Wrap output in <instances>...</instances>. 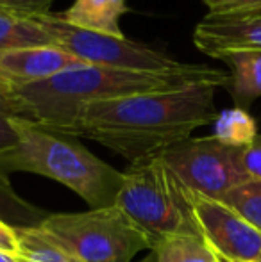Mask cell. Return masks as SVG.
<instances>
[{"instance_id": "cell-1", "label": "cell", "mask_w": 261, "mask_h": 262, "mask_svg": "<svg viewBox=\"0 0 261 262\" xmlns=\"http://www.w3.org/2000/svg\"><path fill=\"white\" fill-rule=\"evenodd\" d=\"M215 93L216 86L198 84L93 102L81 111L75 138L97 141L129 162L156 156L215 121Z\"/></svg>"}, {"instance_id": "cell-2", "label": "cell", "mask_w": 261, "mask_h": 262, "mask_svg": "<svg viewBox=\"0 0 261 262\" xmlns=\"http://www.w3.org/2000/svg\"><path fill=\"white\" fill-rule=\"evenodd\" d=\"M226 80V72L206 64H197L192 72L185 73H139L83 64L29 86L0 90V111L75 136L77 118L88 104L198 84L218 88L224 86Z\"/></svg>"}, {"instance_id": "cell-3", "label": "cell", "mask_w": 261, "mask_h": 262, "mask_svg": "<svg viewBox=\"0 0 261 262\" xmlns=\"http://www.w3.org/2000/svg\"><path fill=\"white\" fill-rule=\"evenodd\" d=\"M16 143L0 152V173L9 179L14 171L42 175L79 194L90 209L115 205L124 171L91 154L75 136L13 116Z\"/></svg>"}, {"instance_id": "cell-4", "label": "cell", "mask_w": 261, "mask_h": 262, "mask_svg": "<svg viewBox=\"0 0 261 262\" xmlns=\"http://www.w3.org/2000/svg\"><path fill=\"white\" fill-rule=\"evenodd\" d=\"M115 205L147 235L150 248L165 235L198 234L192 191L157 154L129 162Z\"/></svg>"}, {"instance_id": "cell-5", "label": "cell", "mask_w": 261, "mask_h": 262, "mask_svg": "<svg viewBox=\"0 0 261 262\" xmlns=\"http://www.w3.org/2000/svg\"><path fill=\"white\" fill-rule=\"evenodd\" d=\"M39 227L63 243L79 262H132L142 250H150L147 235L116 205L50 214Z\"/></svg>"}, {"instance_id": "cell-6", "label": "cell", "mask_w": 261, "mask_h": 262, "mask_svg": "<svg viewBox=\"0 0 261 262\" xmlns=\"http://www.w3.org/2000/svg\"><path fill=\"white\" fill-rule=\"evenodd\" d=\"M34 20L49 32L54 45L86 64L139 73H185L197 66L179 62L170 55L132 39L77 29L66 24L61 14L45 13L34 16Z\"/></svg>"}, {"instance_id": "cell-7", "label": "cell", "mask_w": 261, "mask_h": 262, "mask_svg": "<svg viewBox=\"0 0 261 262\" xmlns=\"http://www.w3.org/2000/svg\"><path fill=\"white\" fill-rule=\"evenodd\" d=\"M242 150L208 136L185 139L157 156L190 191L220 200L229 189L251 180L242 164Z\"/></svg>"}, {"instance_id": "cell-8", "label": "cell", "mask_w": 261, "mask_h": 262, "mask_svg": "<svg viewBox=\"0 0 261 262\" xmlns=\"http://www.w3.org/2000/svg\"><path fill=\"white\" fill-rule=\"evenodd\" d=\"M198 234L220 262H259L261 232L233 209L192 191Z\"/></svg>"}, {"instance_id": "cell-9", "label": "cell", "mask_w": 261, "mask_h": 262, "mask_svg": "<svg viewBox=\"0 0 261 262\" xmlns=\"http://www.w3.org/2000/svg\"><path fill=\"white\" fill-rule=\"evenodd\" d=\"M193 45L215 59L234 52L261 54V7L231 14L208 13L193 29Z\"/></svg>"}, {"instance_id": "cell-10", "label": "cell", "mask_w": 261, "mask_h": 262, "mask_svg": "<svg viewBox=\"0 0 261 262\" xmlns=\"http://www.w3.org/2000/svg\"><path fill=\"white\" fill-rule=\"evenodd\" d=\"M83 64L86 62L56 45L0 52V90L29 86Z\"/></svg>"}, {"instance_id": "cell-11", "label": "cell", "mask_w": 261, "mask_h": 262, "mask_svg": "<svg viewBox=\"0 0 261 262\" xmlns=\"http://www.w3.org/2000/svg\"><path fill=\"white\" fill-rule=\"evenodd\" d=\"M127 11V0H75L61 13V18L77 29L126 38L120 29V18Z\"/></svg>"}, {"instance_id": "cell-12", "label": "cell", "mask_w": 261, "mask_h": 262, "mask_svg": "<svg viewBox=\"0 0 261 262\" xmlns=\"http://www.w3.org/2000/svg\"><path fill=\"white\" fill-rule=\"evenodd\" d=\"M218 61L229 68L224 88L229 91L234 107L247 111L261 97V54L234 52L222 55Z\"/></svg>"}, {"instance_id": "cell-13", "label": "cell", "mask_w": 261, "mask_h": 262, "mask_svg": "<svg viewBox=\"0 0 261 262\" xmlns=\"http://www.w3.org/2000/svg\"><path fill=\"white\" fill-rule=\"evenodd\" d=\"M20 262H79L61 241L42 227L14 228Z\"/></svg>"}, {"instance_id": "cell-14", "label": "cell", "mask_w": 261, "mask_h": 262, "mask_svg": "<svg viewBox=\"0 0 261 262\" xmlns=\"http://www.w3.org/2000/svg\"><path fill=\"white\" fill-rule=\"evenodd\" d=\"M145 262H220L202 235L175 234L157 239Z\"/></svg>"}, {"instance_id": "cell-15", "label": "cell", "mask_w": 261, "mask_h": 262, "mask_svg": "<svg viewBox=\"0 0 261 262\" xmlns=\"http://www.w3.org/2000/svg\"><path fill=\"white\" fill-rule=\"evenodd\" d=\"M54 45L49 32L34 20L0 11V52Z\"/></svg>"}, {"instance_id": "cell-16", "label": "cell", "mask_w": 261, "mask_h": 262, "mask_svg": "<svg viewBox=\"0 0 261 262\" xmlns=\"http://www.w3.org/2000/svg\"><path fill=\"white\" fill-rule=\"evenodd\" d=\"M213 138L220 143L234 148H245L258 136L256 120L249 114V111L240 107L224 109L216 114L213 121Z\"/></svg>"}, {"instance_id": "cell-17", "label": "cell", "mask_w": 261, "mask_h": 262, "mask_svg": "<svg viewBox=\"0 0 261 262\" xmlns=\"http://www.w3.org/2000/svg\"><path fill=\"white\" fill-rule=\"evenodd\" d=\"M50 212L32 205L31 202L24 200L13 189L9 179L0 173V221L11 225L14 228L39 227Z\"/></svg>"}, {"instance_id": "cell-18", "label": "cell", "mask_w": 261, "mask_h": 262, "mask_svg": "<svg viewBox=\"0 0 261 262\" xmlns=\"http://www.w3.org/2000/svg\"><path fill=\"white\" fill-rule=\"evenodd\" d=\"M218 202L233 209L238 216L261 232V180H247L233 187Z\"/></svg>"}, {"instance_id": "cell-19", "label": "cell", "mask_w": 261, "mask_h": 262, "mask_svg": "<svg viewBox=\"0 0 261 262\" xmlns=\"http://www.w3.org/2000/svg\"><path fill=\"white\" fill-rule=\"evenodd\" d=\"M50 4L52 2H39V0H0V11L22 18H34L50 13Z\"/></svg>"}, {"instance_id": "cell-20", "label": "cell", "mask_w": 261, "mask_h": 262, "mask_svg": "<svg viewBox=\"0 0 261 262\" xmlns=\"http://www.w3.org/2000/svg\"><path fill=\"white\" fill-rule=\"evenodd\" d=\"M209 14H231L259 9L261 0H202Z\"/></svg>"}, {"instance_id": "cell-21", "label": "cell", "mask_w": 261, "mask_h": 262, "mask_svg": "<svg viewBox=\"0 0 261 262\" xmlns=\"http://www.w3.org/2000/svg\"><path fill=\"white\" fill-rule=\"evenodd\" d=\"M242 164L251 180H261V134L242 150Z\"/></svg>"}, {"instance_id": "cell-22", "label": "cell", "mask_w": 261, "mask_h": 262, "mask_svg": "<svg viewBox=\"0 0 261 262\" xmlns=\"http://www.w3.org/2000/svg\"><path fill=\"white\" fill-rule=\"evenodd\" d=\"M18 136L16 130L13 127V116H9L7 113L0 111V152L9 146H13L16 143Z\"/></svg>"}, {"instance_id": "cell-23", "label": "cell", "mask_w": 261, "mask_h": 262, "mask_svg": "<svg viewBox=\"0 0 261 262\" xmlns=\"http://www.w3.org/2000/svg\"><path fill=\"white\" fill-rule=\"evenodd\" d=\"M0 250L14 253V255L18 253V239L14 227L4 223V221H0Z\"/></svg>"}, {"instance_id": "cell-24", "label": "cell", "mask_w": 261, "mask_h": 262, "mask_svg": "<svg viewBox=\"0 0 261 262\" xmlns=\"http://www.w3.org/2000/svg\"><path fill=\"white\" fill-rule=\"evenodd\" d=\"M0 262H20V259H18L14 253L2 252V250H0Z\"/></svg>"}, {"instance_id": "cell-25", "label": "cell", "mask_w": 261, "mask_h": 262, "mask_svg": "<svg viewBox=\"0 0 261 262\" xmlns=\"http://www.w3.org/2000/svg\"><path fill=\"white\" fill-rule=\"evenodd\" d=\"M39 2H52V0H39Z\"/></svg>"}, {"instance_id": "cell-26", "label": "cell", "mask_w": 261, "mask_h": 262, "mask_svg": "<svg viewBox=\"0 0 261 262\" xmlns=\"http://www.w3.org/2000/svg\"><path fill=\"white\" fill-rule=\"evenodd\" d=\"M259 262H261V260H259Z\"/></svg>"}]
</instances>
